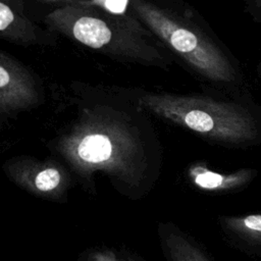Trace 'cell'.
<instances>
[{"mask_svg": "<svg viewBox=\"0 0 261 261\" xmlns=\"http://www.w3.org/2000/svg\"><path fill=\"white\" fill-rule=\"evenodd\" d=\"M53 150L86 187L98 172L129 198L145 197L160 176L162 148L147 112L130 94L90 89L76 116L53 141Z\"/></svg>", "mask_w": 261, "mask_h": 261, "instance_id": "obj_1", "label": "cell"}, {"mask_svg": "<svg viewBox=\"0 0 261 261\" xmlns=\"http://www.w3.org/2000/svg\"><path fill=\"white\" fill-rule=\"evenodd\" d=\"M126 9L205 89L249 94L240 60L187 0H127Z\"/></svg>", "mask_w": 261, "mask_h": 261, "instance_id": "obj_2", "label": "cell"}, {"mask_svg": "<svg viewBox=\"0 0 261 261\" xmlns=\"http://www.w3.org/2000/svg\"><path fill=\"white\" fill-rule=\"evenodd\" d=\"M142 109L185 128L209 144L243 149L261 144V106L249 94L206 89L177 94L137 90Z\"/></svg>", "mask_w": 261, "mask_h": 261, "instance_id": "obj_3", "label": "cell"}, {"mask_svg": "<svg viewBox=\"0 0 261 261\" xmlns=\"http://www.w3.org/2000/svg\"><path fill=\"white\" fill-rule=\"evenodd\" d=\"M43 21L51 32L116 61L163 70L175 63L165 46L127 9L82 1L53 8Z\"/></svg>", "mask_w": 261, "mask_h": 261, "instance_id": "obj_4", "label": "cell"}, {"mask_svg": "<svg viewBox=\"0 0 261 261\" xmlns=\"http://www.w3.org/2000/svg\"><path fill=\"white\" fill-rule=\"evenodd\" d=\"M8 179L36 197L55 202L66 199L71 185V171L58 160L18 155L3 164Z\"/></svg>", "mask_w": 261, "mask_h": 261, "instance_id": "obj_5", "label": "cell"}, {"mask_svg": "<svg viewBox=\"0 0 261 261\" xmlns=\"http://www.w3.org/2000/svg\"><path fill=\"white\" fill-rule=\"evenodd\" d=\"M39 77L22 62L0 50V113L15 114L43 102Z\"/></svg>", "mask_w": 261, "mask_h": 261, "instance_id": "obj_6", "label": "cell"}, {"mask_svg": "<svg viewBox=\"0 0 261 261\" xmlns=\"http://www.w3.org/2000/svg\"><path fill=\"white\" fill-rule=\"evenodd\" d=\"M0 39L20 46H52L55 33L25 13L24 0H0Z\"/></svg>", "mask_w": 261, "mask_h": 261, "instance_id": "obj_7", "label": "cell"}, {"mask_svg": "<svg viewBox=\"0 0 261 261\" xmlns=\"http://www.w3.org/2000/svg\"><path fill=\"white\" fill-rule=\"evenodd\" d=\"M254 168L243 167L231 172H218L203 161H195L186 168V178L197 191L205 194L222 195L244 190L257 176Z\"/></svg>", "mask_w": 261, "mask_h": 261, "instance_id": "obj_8", "label": "cell"}, {"mask_svg": "<svg viewBox=\"0 0 261 261\" xmlns=\"http://www.w3.org/2000/svg\"><path fill=\"white\" fill-rule=\"evenodd\" d=\"M217 221L229 244L251 256L261 258V213L220 215Z\"/></svg>", "mask_w": 261, "mask_h": 261, "instance_id": "obj_9", "label": "cell"}, {"mask_svg": "<svg viewBox=\"0 0 261 261\" xmlns=\"http://www.w3.org/2000/svg\"><path fill=\"white\" fill-rule=\"evenodd\" d=\"M159 243L166 261H214L203 246L172 222H160Z\"/></svg>", "mask_w": 261, "mask_h": 261, "instance_id": "obj_10", "label": "cell"}, {"mask_svg": "<svg viewBox=\"0 0 261 261\" xmlns=\"http://www.w3.org/2000/svg\"><path fill=\"white\" fill-rule=\"evenodd\" d=\"M79 261H144L136 254L119 248L113 247H94L85 250Z\"/></svg>", "mask_w": 261, "mask_h": 261, "instance_id": "obj_11", "label": "cell"}, {"mask_svg": "<svg viewBox=\"0 0 261 261\" xmlns=\"http://www.w3.org/2000/svg\"><path fill=\"white\" fill-rule=\"evenodd\" d=\"M245 12L259 25H261V0H243Z\"/></svg>", "mask_w": 261, "mask_h": 261, "instance_id": "obj_12", "label": "cell"}, {"mask_svg": "<svg viewBox=\"0 0 261 261\" xmlns=\"http://www.w3.org/2000/svg\"><path fill=\"white\" fill-rule=\"evenodd\" d=\"M37 1H39L41 3H45V4H52V5H55V7H58V6H62L65 4L77 3V2H82V1H86V0H37Z\"/></svg>", "mask_w": 261, "mask_h": 261, "instance_id": "obj_13", "label": "cell"}, {"mask_svg": "<svg viewBox=\"0 0 261 261\" xmlns=\"http://www.w3.org/2000/svg\"><path fill=\"white\" fill-rule=\"evenodd\" d=\"M256 74H257V77L261 84V59L258 61L257 65H256Z\"/></svg>", "mask_w": 261, "mask_h": 261, "instance_id": "obj_14", "label": "cell"}]
</instances>
